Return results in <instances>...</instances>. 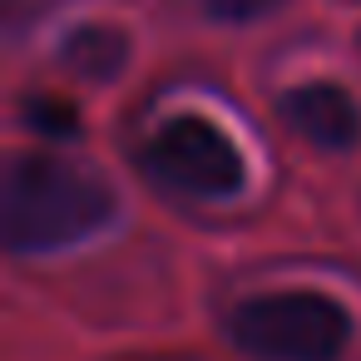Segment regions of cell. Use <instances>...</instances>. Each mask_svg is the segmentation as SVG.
Listing matches in <instances>:
<instances>
[{
    "label": "cell",
    "mask_w": 361,
    "mask_h": 361,
    "mask_svg": "<svg viewBox=\"0 0 361 361\" xmlns=\"http://www.w3.org/2000/svg\"><path fill=\"white\" fill-rule=\"evenodd\" d=\"M144 169L154 178H164L178 193L193 198H233L243 188V159L228 144V134H218L208 119H169L149 144H144Z\"/></svg>",
    "instance_id": "cell-3"
},
{
    "label": "cell",
    "mask_w": 361,
    "mask_h": 361,
    "mask_svg": "<svg viewBox=\"0 0 361 361\" xmlns=\"http://www.w3.org/2000/svg\"><path fill=\"white\" fill-rule=\"evenodd\" d=\"M277 114L287 119L292 134H302L326 154H346L361 139V109L336 85H297L277 99Z\"/></svg>",
    "instance_id": "cell-4"
},
{
    "label": "cell",
    "mask_w": 361,
    "mask_h": 361,
    "mask_svg": "<svg viewBox=\"0 0 361 361\" xmlns=\"http://www.w3.org/2000/svg\"><path fill=\"white\" fill-rule=\"evenodd\" d=\"M277 6H287V0H203V11L223 25H247V20H262L272 16Z\"/></svg>",
    "instance_id": "cell-7"
},
{
    "label": "cell",
    "mask_w": 361,
    "mask_h": 361,
    "mask_svg": "<svg viewBox=\"0 0 361 361\" xmlns=\"http://www.w3.org/2000/svg\"><path fill=\"white\" fill-rule=\"evenodd\" d=\"M60 65H65L75 80L109 85V80H119L124 65H129V35H124L119 25L85 20V25H75V30L60 40Z\"/></svg>",
    "instance_id": "cell-5"
},
{
    "label": "cell",
    "mask_w": 361,
    "mask_h": 361,
    "mask_svg": "<svg viewBox=\"0 0 361 361\" xmlns=\"http://www.w3.org/2000/svg\"><path fill=\"white\" fill-rule=\"evenodd\" d=\"M228 331L257 361H336L351 341V317L322 292H267L243 302Z\"/></svg>",
    "instance_id": "cell-2"
},
{
    "label": "cell",
    "mask_w": 361,
    "mask_h": 361,
    "mask_svg": "<svg viewBox=\"0 0 361 361\" xmlns=\"http://www.w3.org/2000/svg\"><path fill=\"white\" fill-rule=\"evenodd\" d=\"M20 114H25V124H30L40 139H55V144L85 134L80 109H75L70 99H55V94H25V99H20Z\"/></svg>",
    "instance_id": "cell-6"
},
{
    "label": "cell",
    "mask_w": 361,
    "mask_h": 361,
    "mask_svg": "<svg viewBox=\"0 0 361 361\" xmlns=\"http://www.w3.org/2000/svg\"><path fill=\"white\" fill-rule=\"evenodd\" d=\"M114 218V193L90 169L30 149L6 164L0 183V238L11 252H55Z\"/></svg>",
    "instance_id": "cell-1"
}]
</instances>
